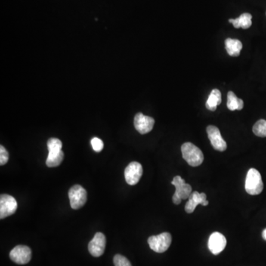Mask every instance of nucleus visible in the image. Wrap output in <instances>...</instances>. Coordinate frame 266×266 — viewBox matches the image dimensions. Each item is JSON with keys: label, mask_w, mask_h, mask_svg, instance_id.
<instances>
[{"label": "nucleus", "mask_w": 266, "mask_h": 266, "mask_svg": "<svg viewBox=\"0 0 266 266\" xmlns=\"http://www.w3.org/2000/svg\"><path fill=\"white\" fill-rule=\"evenodd\" d=\"M91 145L93 150L96 152H100L103 148V141L99 137H93L91 140Z\"/></svg>", "instance_id": "4be33fe9"}, {"label": "nucleus", "mask_w": 266, "mask_h": 266, "mask_svg": "<svg viewBox=\"0 0 266 266\" xmlns=\"http://www.w3.org/2000/svg\"><path fill=\"white\" fill-rule=\"evenodd\" d=\"M113 263L115 266H132L128 259L121 254H116L114 257Z\"/></svg>", "instance_id": "412c9836"}, {"label": "nucleus", "mask_w": 266, "mask_h": 266, "mask_svg": "<svg viewBox=\"0 0 266 266\" xmlns=\"http://www.w3.org/2000/svg\"><path fill=\"white\" fill-rule=\"evenodd\" d=\"M226 245V239L224 235L220 232L211 233L208 239V246L210 251L214 255H217L224 250Z\"/></svg>", "instance_id": "f8f14e48"}, {"label": "nucleus", "mask_w": 266, "mask_h": 266, "mask_svg": "<svg viewBox=\"0 0 266 266\" xmlns=\"http://www.w3.org/2000/svg\"><path fill=\"white\" fill-rule=\"evenodd\" d=\"M251 19L252 16L250 13H245L241 14L239 17L236 19H230L229 22L233 25L235 28H243V29H248L251 26Z\"/></svg>", "instance_id": "4468645a"}, {"label": "nucleus", "mask_w": 266, "mask_h": 266, "mask_svg": "<svg viewBox=\"0 0 266 266\" xmlns=\"http://www.w3.org/2000/svg\"><path fill=\"white\" fill-rule=\"evenodd\" d=\"M106 237L101 232H97L88 245V250L93 257H100L104 252Z\"/></svg>", "instance_id": "9b49d317"}, {"label": "nucleus", "mask_w": 266, "mask_h": 266, "mask_svg": "<svg viewBox=\"0 0 266 266\" xmlns=\"http://www.w3.org/2000/svg\"><path fill=\"white\" fill-rule=\"evenodd\" d=\"M262 236H263V239H264L265 240H266V229H265L264 230H263Z\"/></svg>", "instance_id": "b1692460"}, {"label": "nucleus", "mask_w": 266, "mask_h": 266, "mask_svg": "<svg viewBox=\"0 0 266 266\" xmlns=\"http://www.w3.org/2000/svg\"><path fill=\"white\" fill-rule=\"evenodd\" d=\"M253 133L258 137H266V121L264 119L259 120L253 127Z\"/></svg>", "instance_id": "6ab92c4d"}, {"label": "nucleus", "mask_w": 266, "mask_h": 266, "mask_svg": "<svg viewBox=\"0 0 266 266\" xmlns=\"http://www.w3.org/2000/svg\"><path fill=\"white\" fill-rule=\"evenodd\" d=\"M208 139L216 150L223 152L227 148L226 142L222 137L220 130L215 126L210 125L206 129Z\"/></svg>", "instance_id": "1a4fd4ad"}, {"label": "nucleus", "mask_w": 266, "mask_h": 266, "mask_svg": "<svg viewBox=\"0 0 266 266\" xmlns=\"http://www.w3.org/2000/svg\"><path fill=\"white\" fill-rule=\"evenodd\" d=\"M189 200L185 205V211L188 214L193 213L197 205H200L206 206L208 205V201L206 200V195L205 193H199L198 192H194L191 194Z\"/></svg>", "instance_id": "ddd939ff"}, {"label": "nucleus", "mask_w": 266, "mask_h": 266, "mask_svg": "<svg viewBox=\"0 0 266 266\" xmlns=\"http://www.w3.org/2000/svg\"><path fill=\"white\" fill-rule=\"evenodd\" d=\"M226 51L231 56H238L240 53L242 48V44L238 39H232V38H226L225 41Z\"/></svg>", "instance_id": "2eb2a0df"}, {"label": "nucleus", "mask_w": 266, "mask_h": 266, "mask_svg": "<svg viewBox=\"0 0 266 266\" xmlns=\"http://www.w3.org/2000/svg\"><path fill=\"white\" fill-rule=\"evenodd\" d=\"M17 202L13 197L1 195L0 197V219L5 218L16 212Z\"/></svg>", "instance_id": "6e6552de"}, {"label": "nucleus", "mask_w": 266, "mask_h": 266, "mask_svg": "<svg viewBox=\"0 0 266 266\" xmlns=\"http://www.w3.org/2000/svg\"><path fill=\"white\" fill-rule=\"evenodd\" d=\"M155 124V120L152 117L146 116L141 112L136 114L134 118V126L140 134H146L152 131Z\"/></svg>", "instance_id": "9d476101"}, {"label": "nucleus", "mask_w": 266, "mask_h": 266, "mask_svg": "<svg viewBox=\"0 0 266 266\" xmlns=\"http://www.w3.org/2000/svg\"><path fill=\"white\" fill-rule=\"evenodd\" d=\"M62 143L59 139L52 137L47 141V149L49 152H59L62 150Z\"/></svg>", "instance_id": "aec40b11"}, {"label": "nucleus", "mask_w": 266, "mask_h": 266, "mask_svg": "<svg viewBox=\"0 0 266 266\" xmlns=\"http://www.w3.org/2000/svg\"><path fill=\"white\" fill-rule=\"evenodd\" d=\"M64 159L63 151L61 150L59 152H49L48 156L46 160V165L48 167L59 166Z\"/></svg>", "instance_id": "a211bd4d"}, {"label": "nucleus", "mask_w": 266, "mask_h": 266, "mask_svg": "<svg viewBox=\"0 0 266 266\" xmlns=\"http://www.w3.org/2000/svg\"><path fill=\"white\" fill-rule=\"evenodd\" d=\"M9 159L8 152L3 146H0V165L3 166L7 164Z\"/></svg>", "instance_id": "5701e85b"}, {"label": "nucleus", "mask_w": 266, "mask_h": 266, "mask_svg": "<svg viewBox=\"0 0 266 266\" xmlns=\"http://www.w3.org/2000/svg\"><path fill=\"white\" fill-rule=\"evenodd\" d=\"M171 242V236L168 232L149 236L148 239V243L151 249L157 253L165 252L169 248Z\"/></svg>", "instance_id": "20e7f679"}, {"label": "nucleus", "mask_w": 266, "mask_h": 266, "mask_svg": "<svg viewBox=\"0 0 266 266\" xmlns=\"http://www.w3.org/2000/svg\"><path fill=\"white\" fill-rule=\"evenodd\" d=\"M142 174H143V167L141 164L135 161L130 163L126 167L124 171L126 182L131 186H134L138 183Z\"/></svg>", "instance_id": "0eeeda50"}, {"label": "nucleus", "mask_w": 266, "mask_h": 266, "mask_svg": "<svg viewBox=\"0 0 266 266\" xmlns=\"http://www.w3.org/2000/svg\"><path fill=\"white\" fill-rule=\"evenodd\" d=\"M181 152L183 159L191 166H198L203 162L204 156L202 151L190 142H186L182 145Z\"/></svg>", "instance_id": "f257e3e1"}, {"label": "nucleus", "mask_w": 266, "mask_h": 266, "mask_svg": "<svg viewBox=\"0 0 266 266\" xmlns=\"http://www.w3.org/2000/svg\"><path fill=\"white\" fill-rule=\"evenodd\" d=\"M171 184L175 186V192L172 197V201L175 205L181 202L182 200L189 198L192 193V186L185 182L180 176H175L171 181Z\"/></svg>", "instance_id": "7ed1b4c3"}, {"label": "nucleus", "mask_w": 266, "mask_h": 266, "mask_svg": "<svg viewBox=\"0 0 266 266\" xmlns=\"http://www.w3.org/2000/svg\"><path fill=\"white\" fill-rule=\"evenodd\" d=\"M245 189L251 195H260L263 190V182L260 171L256 168H250L245 179Z\"/></svg>", "instance_id": "f03ea898"}, {"label": "nucleus", "mask_w": 266, "mask_h": 266, "mask_svg": "<svg viewBox=\"0 0 266 266\" xmlns=\"http://www.w3.org/2000/svg\"><path fill=\"white\" fill-rule=\"evenodd\" d=\"M221 93L217 89H214L210 93L205 106L208 110L215 111L217 106L221 103Z\"/></svg>", "instance_id": "dca6fc26"}, {"label": "nucleus", "mask_w": 266, "mask_h": 266, "mask_svg": "<svg viewBox=\"0 0 266 266\" xmlns=\"http://www.w3.org/2000/svg\"><path fill=\"white\" fill-rule=\"evenodd\" d=\"M68 195L71 208L73 209L81 208L87 202V192L80 185L72 186L69 189Z\"/></svg>", "instance_id": "39448f33"}, {"label": "nucleus", "mask_w": 266, "mask_h": 266, "mask_svg": "<svg viewBox=\"0 0 266 266\" xmlns=\"http://www.w3.org/2000/svg\"><path fill=\"white\" fill-rule=\"evenodd\" d=\"M227 99V107L231 111L241 110L243 108V100L238 99L233 92L229 91L228 93Z\"/></svg>", "instance_id": "f3484780"}, {"label": "nucleus", "mask_w": 266, "mask_h": 266, "mask_svg": "<svg viewBox=\"0 0 266 266\" xmlns=\"http://www.w3.org/2000/svg\"><path fill=\"white\" fill-rule=\"evenodd\" d=\"M32 257L31 248L26 245H17L10 252V258L12 261L19 265H25L29 263Z\"/></svg>", "instance_id": "423d86ee"}]
</instances>
